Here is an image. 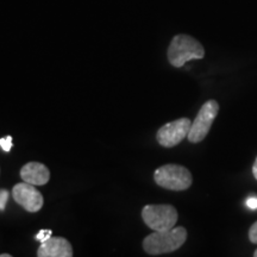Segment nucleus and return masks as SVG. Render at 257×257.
<instances>
[{"label":"nucleus","mask_w":257,"mask_h":257,"mask_svg":"<svg viewBox=\"0 0 257 257\" xmlns=\"http://www.w3.org/2000/svg\"><path fill=\"white\" fill-rule=\"evenodd\" d=\"M219 112V104L216 100H208L201 106L197 118L192 121L188 133V141L191 143H199L207 136L210 128Z\"/></svg>","instance_id":"5"},{"label":"nucleus","mask_w":257,"mask_h":257,"mask_svg":"<svg viewBox=\"0 0 257 257\" xmlns=\"http://www.w3.org/2000/svg\"><path fill=\"white\" fill-rule=\"evenodd\" d=\"M38 257H72L73 248L63 237H50L41 244L37 250Z\"/></svg>","instance_id":"8"},{"label":"nucleus","mask_w":257,"mask_h":257,"mask_svg":"<svg viewBox=\"0 0 257 257\" xmlns=\"http://www.w3.org/2000/svg\"><path fill=\"white\" fill-rule=\"evenodd\" d=\"M142 218L152 230L167 231L175 226L179 214L172 205H147L142 210Z\"/></svg>","instance_id":"4"},{"label":"nucleus","mask_w":257,"mask_h":257,"mask_svg":"<svg viewBox=\"0 0 257 257\" xmlns=\"http://www.w3.org/2000/svg\"><path fill=\"white\" fill-rule=\"evenodd\" d=\"M167 55L170 64L180 68L188 61L202 59L205 56V49L195 38L188 35H178L170 42Z\"/></svg>","instance_id":"2"},{"label":"nucleus","mask_w":257,"mask_h":257,"mask_svg":"<svg viewBox=\"0 0 257 257\" xmlns=\"http://www.w3.org/2000/svg\"><path fill=\"white\" fill-rule=\"evenodd\" d=\"M0 257H11L10 253H0Z\"/></svg>","instance_id":"16"},{"label":"nucleus","mask_w":257,"mask_h":257,"mask_svg":"<svg viewBox=\"0 0 257 257\" xmlns=\"http://www.w3.org/2000/svg\"><path fill=\"white\" fill-rule=\"evenodd\" d=\"M252 174L255 176V179L257 180V157L255 160V162H253V166H252Z\"/></svg>","instance_id":"15"},{"label":"nucleus","mask_w":257,"mask_h":257,"mask_svg":"<svg viewBox=\"0 0 257 257\" xmlns=\"http://www.w3.org/2000/svg\"><path fill=\"white\" fill-rule=\"evenodd\" d=\"M249 239L253 244H257V221L251 225L249 229Z\"/></svg>","instance_id":"13"},{"label":"nucleus","mask_w":257,"mask_h":257,"mask_svg":"<svg viewBox=\"0 0 257 257\" xmlns=\"http://www.w3.org/2000/svg\"><path fill=\"white\" fill-rule=\"evenodd\" d=\"M9 192L6 189H0V211H4L6 202L9 200Z\"/></svg>","instance_id":"12"},{"label":"nucleus","mask_w":257,"mask_h":257,"mask_svg":"<svg viewBox=\"0 0 257 257\" xmlns=\"http://www.w3.org/2000/svg\"><path fill=\"white\" fill-rule=\"evenodd\" d=\"M51 237V231L50 230H41L36 236H35V239L40 240L41 243L46 242L47 239H49Z\"/></svg>","instance_id":"11"},{"label":"nucleus","mask_w":257,"mask_h":257,"mask_svg":"<svg viewBox=\"0 0 257 257\" xmlns=\"http://www.w3.org/2000/svg\"><path fill=\"white\" fill-rule=\"evenodd\" d=\"M0 147L3 148V150L6 153H9L12 148V137L8 136L0 140Z\"/></svg>","instance_id":"10"},{"label":"nucleus","mask_w":257,"mask_h":257,"mask_svg":"<svg viewBox=\"0 0 257 257\" xmlns=\"http://www.w3.org/2000/svg\"><path fill=\"white\" fill-rule=\"evenodd\" d=\"M245 204L250 210H257V197H249L246 199Z\"/></svg>","instance_id":"14"},{"label":"nucleus","mask_w":257,"mask_h":257,"mask_svg":"<svg viewBox=\"0 0 257 257\" xmlns=\"http://www.w3.org/2000/svg\"><path fill=\"white\" fill-rule=\"evenodd\" d=\"M192 121L188 118H180L174 121L167 123L157 131V142L165 148H173L188 136Z\"/></svg>","instance_id":"6"},{"label":"nucleus","mask_w":257,"mask_h":257,"mask_svg":"<svg viewBox=\"0 0 257 257\" xmlns=\"http://www.w3.org/2000/svg\"><path fill=\"white\" fill-rule=\"evenodd\" d=\"M187 239V230L182 226H174L167 231H155L143 240L144 251L157 256L173 252L184 245Z\"/></svg>","instance_id":"1"},{"label":"nucleus","mask_w":257,"mask_h":257,"mask_svg":"<svg viewBox=\"0 0 257 257\" xmlns=\"http://www.w3.org/2000/svg\"><path fill=\"white\" fill-rule=\"evenodd\" d=\"M21 178L28 184L43 186L49 181L50 172L40 162H29L21 169Z\"/></svg>","instance_id":"9"},{"label":"nucleus","mask_w":257,"mask_h":257,"mask_svg":"<svg viewBox=\"0 0 257 257\" xmlns=\"http://www.w3.org/2000/svg\"><path fill=\"white\" fill-rule=\"evenodd\" d=\"M12 197L18 205L31 213L40 211L44 204L41 192L35 187V185L28 184L25 181L15 186L12 189Z\"/></svg>","instance_id":"7"},{"label":"nucleus","mask_w":257,"mask_h":257,"mask_svg":"<svg viewBox=\"0 0 257 257\" xmlns=\"http://www.w3.org/2000/svg\"><path fill=\"white\" fill-rule=\"evenodd\" d=\"M253 256H255V257H257V249L255 250V252H253Z\"/></svg>","instance_id":"17"},{"label":"nucleus","mask_w":257,"mask_h":257,"mask_svg":"<svg viewBox=\"0 0 257 257\" xmlns=\"http://www.w3.org/2000/svg\"><path fill=\"white\" fill-rule=\"evenodd\" d=\"M154 180L161 187L170 191H185L191 187L193 179L191 172L184 166L165 165L155 170Z\"/></svg>","instance_id":"3"}]
</instances>
